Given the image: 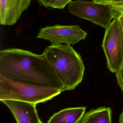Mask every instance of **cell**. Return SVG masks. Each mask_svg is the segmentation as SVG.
I'll return each mask as SVG.
<instances>
[{
    "label": "cell",
    "instance_id": "obj_1",
    "mask_svg": "<svg viewBox=\"0 0 123 123\" xmlns=\"http://www.w3.org/2000/svg\"><path fill=\"white\" fill-rule=\"evenodd\" d=\"M0 75L16 82L60 89L63 86L45 56L18 48L0 51Z\"/></svg>",
    "mask_w": 123,
    "mask_h": 123
},
{
    "label": "cell",
    "instance_id": "obj_2",
    "mask_svg": "<svg viewBox=\"0 0 123 123\" xmlns=\"http://www.w3.org/2000/svg\"><path fill=\"white\" fill-rule=\"evenodd\" d=\"M63 86L73 90L83 80L85 68L81 57L69 45H52L43 53Z\"/></svg>",
    "mask_w": 123,
    "mask_h": 123
},
{
    "label": "cell",
    "instance_id": "obj_3",
    "mask_svg": "<svg viewBox=\"0 0 123 123\" xmlns=\"http://www.w3.org/2000/svg\"><path fill=\"white\" fill-rule=\"evenodd\" d=\"M62 92L57 88L16 82L0 75V101L13 100L32 104L45 103Z\"/></svg>",
    "mask_w": 123,
    "mask_h": 123
},
{
    "label": "cell",
    "instance_id": "obj_4",
    "mask_svg": "<svg viewBox=\"0 0 123 123\" xmlns=\"http://www.w3.org/2000/svg\"><path fill=\"white\" fill-rule=\"evenodd\" d=\"M68 9L72 15L90 21L105 29L119 15L111 4L83 0L73 1L68 5Z\"/></svg>",
    "mask_w": 123,
    "mask_h": 123
},
{
    "label": "cell",
    "instance_id": "obj_5",
    "mask_svg": "<svg viewBox=\"0 0 123 123\" xmlns=\"http://www.w3.org/2000/svg\"><path fill=\"white\" fill-rule=\"evenodd\" d=\"M118 15L105 29L102 46L108 68L116 73L123 64V32Z\"/></svg>",
    "mask_w": 123,
    "mask_h": 123
},
{
    "label": "cell",
    "instance_id": "obj_6",
    "mask_svg": "<svg viewBox=\"0 0 123 123\" xmlns=\"http://www.w3.org/2000/svg\"><path fill=\"white\" fill-rule=\"evenodd\" d=\"M87 33L77 25L48 26L40 29L37 38L50 41L52 45L75 44L85 39Z\"/></svg>",
    "mask_w": 123,
    "mask_h": 123
},
{
    "label": "cell",
    "instance_id": "obj_7",
    "mask_svg": "<svg viewBox=\"0 0 123 123\" xmlns=\"http://www.w3.org/2000/svg\"><path fill=\"white\" fill-rule=\"evenodd\" d=\"M31 2V0H0V24L13 25Z\"/></svg>",
    "mask_w": 123,
    "mask_h": 123
},
{
    "label": "cell",
    "instance_id": "obj_8",
    "mask_svg": "<svg viewBox=\"0 0 123 123\" xmlns=\"http://www.w3.org/2000/svg\"><path fill=\"white\" fill-rule=\"evenodd\" d=\"M6 105L13 114L17 123H40L35 104L21 101L3 100L1 101Z\"/></svg>",
    "mask_w": 123,
    "mask_h": 123
},
{
    "label": "cell",
    "instance_id": "obj_9",
    "mask_svg": "<svg viewBox=\"0 0 123 123\" xmlns=\"http://www.w3.org/2000/svg\"><path fill=\"white\" fill-rule=\"evenodd\" d=\"M87 107H70L63 109L54 113L47 123H80L85 113Z\"/></svg>",
    "mask_w": 123,
    "mask_h": 123
},
{
    "label": "cell",
    "instance_id": "obj_10",
    "mask_svg": "<svg viewBox=\"0 0 123 123\" xmlns=\"http://www.w3.org/2000/svg\"><path fill=\"white\" fill-rule=\"evenodd\" d=\"M110 108L101 107L84 114L80 123H112Z\"/></svg>",
    "mask_w": 123,
    "mask_h": 123
},
{
    "label": "cell",
    "instance_id": "obj_11",
    "mask_svg": "<svg viewBox=\"0 0 123 123\" xmlns=\"http://www.w3.org/2000/svg\"><path fill=\"white\" fill-rule=\"evenodd\" d=\"M73 0H50L48 7L62 9L70 3Z\"/></svg>",
    "mask_w": 123,
    "mask_h": 123
},
{
    "label": "cell",
    "instance_id": "obj_12",
    "mask_svg": "<svg viewBox=\"0 0 123 123\" xmlns=\"http://www.w3.org/2000/svg\"><path fill=\"white\" fill-rule=\"evenodd\" d=\"M118 85L123 92V64L119 70L116 73Z\"/></svg>",
    "mask_w": 123,
    "mask_h": 123
},
{
    "label": "cell",
    "instance_id": "obj_13",
    "mask_svg": "<svg viewBox=\"0 0 123 123\" xmlns=\"http://www.w3.org/2000/svg\"><path fill=\"white\" fill-rule=\"evenodd\" d=\"M92 1L95 3H99L104 4H111L114 3L115 0H92Z\"/></svg>",
    "mask_w": 123,
    "mask_h": 123
},
{
    "label": "cell",
    "instance_id": "obj_14",
    "mask_svg": "<svg viewBox=\"0 0 123 123\" xmlns=\"http://www.w3.org/2000/svg\"><path fill=\"white\" fill-rule=\"evenodd\" d=\"M112 5L113 6L123 8V0H118L116 1Z\"/></svg>",
    "mask_w": 123,
    "mask_h": 123
},
{
    "label": "cell",
    "instance_id": "obj_15",
    "mask_svg": "<svg viewBox=\"0 0 123 123\" xmlns=\"http://www.w3.org/2000/svg\"><path fill=\"white\" fill-rule=\"evenodd\" d=\"M40 5L44 7H48V3L50 0H37Z\"/></svg>",
    "mask_w": 123,
    "mask_h": 123
},
{
    "label": "cell",
    "instance_id": "obj_16",
    "mask_svg": "<svg viewBox=\"0 0 123 123\" xmlns=\"http://www.w3.org/2000/svg\"><path fill=\"white\" fill-rule=\"evenodd\" d=\"M113 9L117 12V13L119 15L123 16V8H119V7H115V6H113Z\"/></svg>",
    "mask_w": 123,
    "mask_h": 123
},
{
    "label": "cell",
    "instance_id": "obj_17",
    "mask_svg": "<svg viewBox=\"0 0 123 123\" xmlns=\"http://www.w3.org/2000/svg\"><path fill=\"white\" fill-rule=\"evenodd\" d=\"M118 18L121 24L123 32V15H118Z\"/></svg>",
    "mask_w": 123,
    "mask_h": 123
},
{
    "label": "cell",
    "instance_id": "obj_18",
    "mask_svg": "<svg viewBox=\"0 0 123 123\" xmlns=\"http://www.w3.org/2000/svg\"><path fill=\"white\" fill-rule=\"evenodd\" d=\"M119 123H123V110L119 117Z\"/></svg>",
    "mask_w": 123,
    "mask_h": 123
},
{
    "label": "cell",
    "instance_id": "obj_19",
    "mask_svg": "<svg viewBox=\"0 0 123 123\" xmlns=\"http://www.w3.org/2000/svg\"><path fill=\"white\" fill-rule=\"evenodd\" d=\"M40 123H43V122H42V121H41V120H40Z\"/></svg>",
    "mask_w": 123,
    "mask_h": 123
},
{
    "label": "cell",
    "instance_id": "obj_20",
    "mask_svg": "<svg viewBox=\"0 0 123 123\" xmlns=\"http://www.w3.org/2000/svg\"><path fill=\"white\" fill-rule=\"evenodd\" d=\"M117 0H115V1H117Z\"/></svg>",
    "mask_w": 123,
    "mask_h": 123
}]
</instances>
